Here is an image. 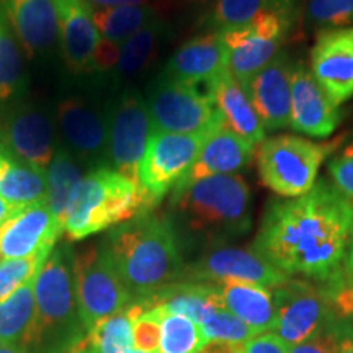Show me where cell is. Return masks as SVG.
<instances>
[{"instance_id": "cell-1", "label": "cell", "mask_w": 353, "mask_h": 353, "mask_svg": "<svg viewBox=\"0 0 353 353\" xmlns=\"http://www.w3.org/2000/svg\"><path fill=\"white\" fill-rule=\"evenodd\" d=\"M353 201L327 180L306 195L268 201L252 249L288 276L324 281L345 260Z\"/></svg>"}, {"instance_id": "cell-2", "label": "cell", "mask_w": 353, "mask_h": 353, "mask_svg": "<svg viewBox=\"0 0 353 353\" xmlns=\"http://www.w3.org/2000/svg\"><path fill=\"white\" fill-rule=\"evenodd\" d=\"M170 211L180 244L228 245L252 229V192L241 174L208 176L172 190Z\"/></svg>"}, {"instance_id": "cell-3", "label": "cell", "mask_w": 353, "mask_h": 353, "mask_svg": "<svg viewBox=\"0 0 353 353\" xmlns=\"http://www.w3.org/2000/svg\"><path fill=\"white\" fill-rule=\"evenodd\" d=\"M105 244L134 299H145L183 280L182 244L167 216H136L114 228Z\"/></svg>"}, {"instance_id": "cell-4", "label": "cell", "mask_w": 353, "mask_h": 353, "mask_svg": "<svg viewBox=\"0 0 353 353\" xmlns=\"http://www.w3.org/2000/svg\"><path fill=\"white\" fill-rule=\"evenodd\" d=\"M152 213L141 185L100 167L83 175L70 196L64 218V234L69 241H82L112 226Z\"/></svg>"}, {"instance_id": "cell-5", "label": "cell", "mask_w": 353, "mask_h": 353, "mask_svg": "<svg viewBox=\"0 0 353 353\" xmlns=\"http://www.w3.org/2000/svg\"><path fill=\"white\" fill-rule=\"evenodd\" d=\"M37 322L28 352H69L83 337L74 288L72 252L68 247L52 250L34 278Z\"/></svg>"}, {"instance_id": "cell-6", "label": "cell", "mask_w": 353, "mask_h": 353, "mask_svg": "<svg viewBox=\"0 0 353 353\" xmlns=\"http://www.w3.org/2000/svg\"><path fill=\"white\" fill-rule=\"evenodd\" d=\"M341 143L342 138L314 143L291 134L265 138L255 152L260 180L281 198L306 195L317 182L321 165Z\"/></svg>"}, {"instance_id": "cell-7", "label": "cell", "mask_w": 353, "mask_h": 353, "mask_svg": "<svg viewBox=\"0 0 353 353\" xmlns=\"http://www.w3.org/2000/svg\"><path fill=\"white\" fill-rule=\"evenodd\" d=\"M74 288L83 330L117 314L134 301L118 275L107 244H92L72 252Z\"/></svg>"}, {"instance_id": "cell-8", "label": "cell", "mask_w": 353, "mask_h": 353, "mask_svg": "<svg viewBox=\"0 0 353 353\" xmlns=\"http://www.w3.org/2000/svg\"><path fill=\"white\" fill-rule=\"evenodd\" d=\"M296 12H265L249 23L221 30L228 48V70L242 87L281 51Z\"/></svg>"}, {"instance_id": "cell-9", "label": "cell", "mask_w": 353, "mask_h": 353, "mask_svg": "<svg viewBox=\"0 0 353 353\" xmlns=\"http://www.w3.org/2000/svg\"><path fill=\"white\" fill-rule=\"evenodd\" d=\"M145 101L154 131L206 134L223 123L214 101L201 97L188 83L162 74L151 83Z\"/></svg>"}, {"instance_id": "cell-10", "label": "cell", "mask_w": 353, "mask_h": 353, "mask_svg": "<svg viewBox=\"0 0 353 353\" xmlns=\"http://www.w3.org/2000/svg\"><path fill=\"white\" fill-rule=\"evenodd\" d=\"M208 134H176L152 130L139 167V185L149 211L156 210L192 169Z\"/></svg>"}, {"instance_id": "cell-11", "label": "cell", "mask_w": 353, "mask_h": 353, "mask_svg": "<svg viewBox=\"0 0 353 353\" xmlns=\"http://www.w3.org/2000/svg\"><path fill=\"white\" fill-rule=\"evenodd\" d=\"M151 132L148 101L141 92L126 88L108 112L107 167L139 183L141 161Z\"/></svg>"}, {"instance_id": "cell-12", "label": "cell", "mask_w": 353, "mask_h": 353, "mask_svg": "<svg viewBox=\"0 0 353 353\" xmlns=\"http://www.w3.org/2000/svg\"><path fill=\"white\" fill-rule=\"evenodd\" d=\"M273 290L276 324L272 332L290 348L299 345L335 321L322 285L291 276Z\"/></svg>"}, {"instance_id": "cell-13", "label": "cell", "mask_w": 353, "mask_h": 353, "mask_svg": "<svg viewBox=\"0 0 353 353\" xmlns=\"http://www.w3.org/2000/svg\"><path fill=\"white\" fill-rule=\"evenodd\" d=\"M183 278L195 283H249L276 288L291 276L278 270L252 247L219 245L206 249L195 263L185 268Z\"/></svg>"}, {"instance_id": "cell-14", "label": "cell", "mask_w": 353, "mask_h": 353, "mask_svg": "<svg viewBox=\"0 0 353 353\" xmlns=\"http://www.w3.org/2000/svg\"><path fill=\"white\" fill-rule=\"evenodd\" d=\"M56 121L65 148L79 162L107 167L108 113L85 97H68L57 103Z\"/></svg>"}, {"instance_id": "cell-15", "label": "cell", "mask_w": 353, "mask_h": 353, "mask_svg": "<svg viewBox=\"0 0 353 353\" xmlns=\"http://www.w3.org/2000/svg\"><path fill=\"white\" fill-rule=\"evenodd\" d=\"M2 148L26 165L48 172L59 148L54 123L32 105L13 110L3 125Z\"/></svg>"}, {"instance_id": "cell-16", "label": "cell", "mask_w": 353, "mask_h": 353, "mask_svg": "<svg viewBox=\"0 0 353 353\" xmlns=\"http://www.w3.org/2000/svg\"><path fill=\"white\" fill-rule=\"evenodd\" d=\"M311 74L341 107L353 97V26L321 30L311 54Z\"/></svg>"}, {"instance_id": "cell-17", "label": "cell", "mask_w": 353, "mask_h": 353, "mask_svg": "<svg viewBox=\"0 0 353 353\" xmlns=\"http://www.w3.org/2000/svg\"><path fill=\"white\" fill-rule=\"evenodd\" d=\"M342 121V112L304 64L291 76L290 128L311 138H329Z\"/></svg>"}, {"instance_id": "cell-18", "label": "cell", "mask_w": 353, "mask_h": 353, "mask_svg": "<svg viewBox=\"0 0 353 353\" xmlns=\"http://www.w3.org/2000/svg\"><path fill=\"white\" fill-rule=\"evenodd\" d=\"M63 232L48 201L26 206L0 226V262L52 250Z\"/></svg>"}, {"instance_id": "cell-19", "label": "cell", "mask_w": 353, "mask_h": 353, "mask_svg": "<svg viewBox=\"0 0 353 353\" xmlns=\"http://www.w3.org/2000/svg\"><path fill=\"white\" fill-rule=\"evenodd\" d=\"M293 68L288 54L281 50L242 87L262 120L265 131L290 128Z\"/></svg>"}, {"instance_id": "cell-20", "label": "cell", "mask_w": 353, "mask_h": 353, "mask_svg": "<svg viewBox=\"0 0 353 353\" xmlns=\"http://www.w3.org/2000/svg\"><path fill=\"white\" fill-rule=\"evenodd\" d=\"M0 12L28 59L50 51L59 38L54 0H0Z\"/></svg>"}, {"instance_id": "cell-21", "label": "cell", "mask_w": 353, "mask_h": 353, "mask_svg": "<svg viewBox=\"0 0 353 353\" xmlns=\"http://www.w3.org/2000/svg\"><path fill=\"white\" fill-rule=\"evenodd\" d=\"M255 152L257 145L241 138L224 126V123H221L205 139L192 169L176 183L175 188H183L208 176L239 174L254 161Z\"/></svg>"}, {"instance_id": "cell-22", "label": "cell", "mask_w": 353, "mask_h": 353, "mask_svg": "<svg viewBox=\"0 0 353 353\" xmlns=\"http://www.w3.org/2000/svg\"><path fill=\"white\" fill-rule=\"evenodd\" d=\"M228 70V48L221 30L192 38L174 52L162 76L183 83L218 82Z\"/></svg>"}, {"instance_id": "cell-23", "label": "cell", "mask_w": 353, "mask_h": 353, "mask_svg": "<svg viewBox=\"0 0 353 353\" xmlns=\"http://www.w3.org/2000/svg\"><path fill=\"white\" fill-rule=\"evenodd\" d=\"M59 23L61 51L65 68L74 76L92 70V56L100 34L92 20V8L83 0H54Z\"/></svg>"}, {"instance_id": "cell-24", "label": "cell", "mask_w": 353, "mask_h": 353, "mask_svg": "<svg viewBox=\"0 0 353 353\" xmlns=\"http://www.w3.org/2000/svg\"><path fill=\"white\" fill-rule=\"evenodd\" d=\"M136 301L143 303L145 309L161 307L170 314L185 316L198 325L208 319L216 309L224 307L218 286L195 281H179L157 291L152 296Z\"/></svg>"}, {"instance_id": "cell-25", "label": "cell", "mask_w": 353, "mask_h": 353, "mask_svg": "<svg viewBox=\"0 0 353 353\" xmlns=\"http://www.w3.org/2000/svg\"><path fill=\"white\" fill-rule=\"evenodd\" d=\"M214 103L219 110L224 126L229 130L255 145L265 139L267 131L255 112L252 101L229 70L223 72L216 83Z\"/></svg>"}, {"instance_id": "cell-26", "label": "cell", "mask_w": 353, "mask_h": 353, "mask_svg": "<svg viewBox=\"0 0 353 353\" xmlns=\"http://www.w3.org/2000/svg\"><path fill=\"white\" fill-rule=\"evenodd\" d=\"M219 288L224 307L257 334L272 332L276 324L273 290L249 283H223Z\"/></svg>"}, {"instance_id": "cell-27", "label": "cell", "mask_w": 353, "mask_h": 353, "mask_svg": "<svg viewBox=\"0 0 353 353\" xmlns=\"http://www.w3.org/2000/svg\"><path fill=\"white\" fill-rule=\"evenodd\" d=\"M170 38V26L164 19L156 17L144 28L134 33L120 46L118 63L113 69L117 81H130L141 76L161 54L162 48Z\"/></svg>"}, {"instance_id": "cell-28", "label": "cell", "mask_w": 353, "mask_h": 353, "mask_svg": "<svg viewBox=\"0 0 353 353\" xmlns=\"http://www.w3.org/2000/svg\"><path fill=\"white\" fill-rule=\"evenodd\" d=\"M46 172L26 165L6 148H0V198L23 210L34 203L46 201Z\"/></svg>"}, {"instance_id": "cell-29", "label": "cell", "mask_w": 353, "mask_h": 353, "mask_svg": "<svg viewBox=\"0 0 353 353\" xmlns=\"http://www.w3.org/2000/svg\"><path fill=\"white\" fill-rule=\"evenodd\" d=\"M148 311L141 301L131 304L117 314L100 321L68 353H126L132 348V324Z\"/></svg>"}, {"instance_id": "cell-30", "label": "cell", "mask_w": 353, "mask_h": 353, "mask_svg": "<svg viewBox=\"0 0 353 353\" xmlns=\"http://www.w3.org/2000/svg\"><path fill=\"white\" fill-rule=\"evenodd\" d=\"M34 278L0 301V341L6 345L28 347L37 322Z\"/></svg>"}, {"instance_id": "cell-31", "label": "cell", "mask_w": 353, "mask_h": 353, "mask_svg": "<svg viewBox=\"0 0 353 353\" xmlns=\"http://www.w3.org/2000/svg\"><path fill=\"white\" fill-rule=\"evenodd\" d=\"M48 176V206H50L56 219L63 224L65 211H68L70 196L79 182L83 179L82 169L79 161L72 156L65 145H59L56 156L52 159L50 169L46 172Z\"/></svg>"}, {"instance_id": "cell-32", "label": "cell", "mask_w": 353, "mask_h": 353, "mask_svg": "<svg viewBox=\"0 0 353 353\" xmlns=\"http://www.w3.org/2000/svg\"><path fill=\"white\" fill-rule=\"evenodd\" d=\"M273 10H298V0H214L201 23L213 30H226Z\"/></svg>"}, {"instance_id": "cell-33", "label": "cell", "mask_w": 353, "mask_h": 353, "mask_svg": "<svg viewBox=\"0 0 353 353\" xmlns=\"http://www.w3.org/2000/svg\"><path fill=\"white\" fill-rule=\"evenodd\" d=\"M156 17H159L156 7L149 6V3L148 6L92 10V20H94L100 38L114 44H123Z\"/></svg>"}, {"instance_id": "cell-34", "label": "cell", "mask_w": 353, "mask_h": 353, "mask_svg": "<svg viewBox=\"0 0 353 353\" xmlns=\"http://www.w3.org/2000/svg\"><path fill=\"white\" fill-rule=\"evenodd\" d=\"M25 85L21 48L0 12V101L19 95Z\"/></svg>"}, {"instance_id": "cell-35", "label": "cell", "mask_w": 353, "mask_h": 353, "mask_svg": "<svg viewBox=\"0 0 353 353\" xmlns=\"http://www.w3.org/2000/svg\"><path fill=\"white\" fill-rule=\"evenodd\" d=\"M164 311V309H162ZM201 327L188 317L164 311L157 353H198L206 345Z\"/></svg>"}, {"instance_id": "cell-36", "label": "cell", "mask_w": 353, "mask_h": 353, "mask_svg": "<svg viewBox=\"0 0 353 353\" xmlns=\"http://www.w3.org/2000/svg\"><path fill=\"white\" fill-rule=\"evenodd\" d=\"M52 250H43L25 259H8L0 262V301L10 296L26 281L33 280Z\"/></svg>"}, {"instance_id": "cell-37", "label": "cell", "mask_w": 353, "mask_h": 353, "mask_svg": "<svg viewBox=\"0 0 353 353\" xmlns=\"http://www.w3.org/2000/svg\"><path fill=\"white\" fill-rule=\"evenodd\" d=\"M304 20L322 30L345 28L353 23V0H307Z\"/></svg>"}, {"instance_id": "cell-38", "label": "cell", "mask_w": 353, "mask_h": 353, "mask_svg": "<svg viewBox=\"0 0 353 353\" xmlns=\"http://www.w3.org/2000/svg\"><path fill=\"white\" fill-rule=\"evenodd\" d=\"M201 332L206 341H223V342H236L244 343L250 339L259 335L254 329L244 324L241 319L231 314L226 307L216 309L208 319L200 324Z\"/></svg>"}, {"instance_id": "cell-39", "label": "cell", "mask_w": 353, "mask_h": 353, "mask_svg": "<svg viewBox=\"0 0 353 353\" xmlns=\"http://www.w3.org/2000/svg\"><path fill=\"white\" fill-rule=\"evenodd\" d=\"M319 283L335 319L353 322V268L341 267L327 280Z\"/></svg>"}, {"instance_id": "cell-40", "label": "cell", "mask_w": 353, "mask_h": 353, "mask_svg": "<svg viewBox=\"0 0 353 353\" xmlns=\"http://www.w3.org/2000/svg\"><path fill=\"white\" fill-rule=\"evenodd\" d=\"M164 311L161 307H151L144 311L132 324V345L138 350L157 353L161 341V319Z\"/></svg>"}, {"instance_id": "cell-41", "label": "cell", "mask_w": 353, "mask_h": 353, "mask_svg": "<svg viewBox=\"0 0 353 353\" xmlns=\"http://www.w3.org/2000/svg\"><path fill=\"white\" fill-rule=\"evenodd\" d=\"M335 152L327 164L330 183L353 201V141Z\"/></svg>"}, {"instance_id": "cell-42", "label": "cell", "mask_w": 353, "mask_h": 353, "mask_svg": "<svg viewBox=\"0 0 353 353\" xmlns=\"http://www.w3.org/2000/svg\"><path fill=\"white\" fill-rule=\"evenodd\" d=\"M339 350H341V334H339V321L335 319L307 341L291 347L290 353H339Z\"/></svg>"}, {"instance_id": "cell-43", "label": "cell", "mask_w": 353, "mask_h": 353, "mask_svg": "<svg viewBox=\"0 0 353 353\" xmlns=\"http://www.w3.org/2000/svg\"><path fill=\"white\" fill-rule=\"evenodd\" d=\"M239 353H290V347L275 332H262L244 342Z\"/></svg>"}, {"instance_id": "cell-44", "label": "cell", "mask_w": 353, "mask_h": 353, "mask_svg": "<svg viewBox=\"0 0 353 353\" xmlns=\"http://www.w3.org/2000/svg\"><path fill=\"white\" fill-rule=\"evenodd\" d=\"M120 46L121 44H114L100 38L94 51V56H92L90 72H108V70H113L118 63V56H120Z\"/></svg>"}, {"instance_id": "cell-45", "label": "cell", "mask_w": 353, "mask_h": 353, "mask_svg": "<svg viewBox=\"0 0 353 353\" xmlns=\"http://www.w3.org/2000/svg\"><path fill=\"white\" fill-rule=\"evenodd\" d=\"M83 2H85L92 10H99V8L148 6L149 0H83Z\"/></svg>"}, {"instance_id": "cell-46", "label": "cell", "mask_w": 353, "mask_h": 353, "mask_svg": "<svg viewBox=\"0 0 353 353\" xmlns=\"http://www.w3.org/2000/svg\"><path fill=\"white\" fill-rule=\"evenodd\" d=\"M244 343L236 342H223V341H210L198 353H239Z\"/></svg>"}, {"instance_id": "cell-47", "label": "cell", "mask_w": 353, "mask_h": 353, "mask_svg": "<svg viewBox=\"0 0 353 353\" xmlns=\"http://www.w3.org/2000/svg\"><path fill=\"white\" fill-rule=\"evenodd\" d=\"M339 334H341L339 353H353V322L339 321Z\"/></svg>"}, {"instance_id": "cell-48", "label": "cell", "mask_w": 353, "mask_h": 353, "mask_svg": "<svg viewBox=\"0 0 353 353\" xmlns=\"http://www.w3.org/2000/svg\"><path fill=\"white\" fill-rule=\"evenodd\" d=\"M19 208H15V206H12L10 203H7L3 198H0V226H2L3 223H7V221L10 219L12 216L19 213Z\"/></svg>"}, {"instance_id": "cell-49", "label": "cell", "mask_w": 353, "mask_h": 353, "mask_svg": "<svg viewBox=\"0 0 353 353\" xmlns=\"http://www.w3.org/2000/svg\"><path fill=\"white\" fill-rule=\"evenodd\" d=\"M342 267L353 268V223H352V229H350V239H348L347 255H345V260H343Z\"/></svg>"}, {"instance_id": "cell-50", "label": "cell", "mask_w": 353, "mask_h": 353, "mask_svg": "<svg viewBox=\"0 0 353 353\" xmlns=\"http://www.w3.org/2000/svg\"><path fill=\"white\" fill-rule=\"evenodd\" d=\"M0 353H30V352L21 345H6V343H3V345L0 347Z\"/></svg>"}, {"instance_id": "cell-51", "label": "cell", "mask_w": 353, "mask_h": 353, "mask_svg": "<svg viewBox=\"0 0 353 353\" xmlns=\"http://www.w3.org/2000/svg\"><path fill=\"white\" fill-rule=\"evenodd\" d=\"M185 3H192V6H205V3L211 2V0H182Z\"/></svg>"}, {"instance_id": "cell-52", "label": "cell", "mask_w": 353, "mask_h": 353, "mask_svg": "<svg viewBox=\"0 0 353 353\" xmlns=\"http://www.w3.org/2000/svg\"><path fill=\"white\" fill-rule=\"evenodd\" d=\"M126 353H148V352H143V350H138V348H130Z\"/></svg>"}, {"instance_id": "cell-53", "label": "cell", "mask_w": 353, "mask_h": 353, "mask_svg": "<svg viewBox=\"0 0 353 353\" xmlns=\"http://www.w3.org/2000/svg\"><path fill=\"white\" fill-rule=\"evenodd\" d=\"M2 345H3V342H2V341H0V347H2Z\"/></svg>"}]
</instances>
